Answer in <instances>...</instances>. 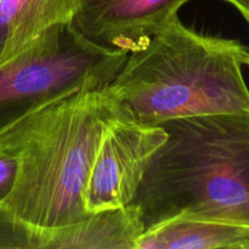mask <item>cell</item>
I'll return each mask as SVG.
<instances>
[{
    "mask_svg": "<svg viewBox=\"0 0 249 249\" xmlns=\"http://www.w3.org/2000/svg\"><path fill=\"white\" fill-rule=\"evenodd\" d=\"M143 231L138 209L129 204L71 225L45 229L43 249H135Z\"/></svg>",
    "mask_w": 249,
    "mask_h": 249,
    "instance_id": "obj_8",
    "label": "cell"
},
{
    "mask_svg": "<svg viewBox=\"0 0 249 249\" xmlns=\"http://www.w3.org/2000/svg\"><path fill=\"white\" fill-rule=\"evenodd\" d=\"M249 249V224L175 216L143 231L135 249Z\"/></svg>",
    "mask_w": 249,
    "mask_h": 249,
    "instance_id": "obj_7",
    "label": "cell"
},
{
    "mask_svg": "<svg viewBox=\"0 0 249 249\" xmlns=\"http://www.w3.org/2000/svg\"><path fill=\"white\" fill-rule=\"evenodd\" d=\"M122 117L129 114L108 85L74 90L24 112L0 131V151L16 160L2 204L39 228L87 219L83 189L92 157L105 130Z\"/></svg>",
    "mask_w": 249,
    "mask_h": 249,
    "instance_id": "obj_1",
    "label": "cell"
},
{
    "mask_svg": "<svg viewBox=\"0 0 249 249\" xmlns=\"http://www.w3.org/2000/svg\"><path fill=\"white\" fill-rule=\"evenodd\" d=\"M75 6L77 0H0V65L51 27L71 23Z\"/></svg>",
    "mask_w": 249,
    "mask_h": 249,
    "instance_id": "obj_9",
    "label": "cell"
},
{
    "mask_svg": "<svg viewBox=\"0 0 249 249\" xmlns=\"http://www.w3.org/2000/svg\"><path fill=\"white\" fill-rule=\"evenodd\" d=\"M225 1L232 4L249 23V0H225Z\"/></svg>",
    "mask_w": 249,
    "mask_h": 249,
    "instance_id": "obj_12",
    "label": "cell"
},
{
    "mask_svg": "<svg viewBox=\"0 0 249 249\" xmlns=\"http://www.w3.org/2000/svg\"><path fill=\"white\" fill-rule=\"evenodd\" d=\"M16 160L14 156L0 151V203H2L14 185Z\"/></svg>",
    "mask_w": 249,
    "mask_h": 249,
    "instance_id": "obj_11",
    "label": "cell"
},
{
    "mask_svg": "<svg viewBox=\"0 0 249 249\" xmlns=\"http://www.w3.org/2000/svg\"><path fill=\"white\" fill-rule=\"evenodd\" d=\"M167 140L134 197L145 230L175 216L249 224V113L163 123Z\"/></svg>",
    "mask_w": 249,
    "mask_h": 249,
    "instance_id": "obj_3",
    "label": "cell"
},
{
    "mask_svg": "<svg viewBox=\"0 0 249 249\" xmlns=\"http://www.w3.org/2000/svg\"><path fill=\"white\" fill-rule=\"evenodd\" d=\"M249 48L170 19L145 46L128 53L108 84L130 119L162 125L173 119L249 113L243 77Z\"/></svg>",
    "mask_w": 249,
    "mask_h": 249,
    "instance_id": "obj_2",
    "label": "cell"
},
{
    "mask_svg": "<svg viewBox=\"0 0 249 249\" xmlns=\"http://www.w3.org/2000/svg\"><path fill=\"white\" fill-rule=\"evenodd\" d=\"M45 228L33 226L0 203V249H43Z\"/></svg>",
    "mask_w": 249,
    "mask_h": 249,
    "instance_id": "obj_10",
    "label": "cell"
},
{
    "mask_svg": "<svg viewBox=\"0 0 249 249\" xmlns=\"http://www.w3.org/2000/svg\"><path fill=\"white\" fill-rule=\"evenodd\" d=\"M190 0H77L71 26L92 43L131 53L178 16Z\"/></svg>",
    "mask_w": 249,
    "mask_h": 249,
    "instance_id": "obj_6",
    "label": "cell"
},
{
    "mask_svg": "<svg viewBox=\"0 0 249 249\" xmlns=\"http://www.w3.org/2000/svg\"><path fill=\"white\" fill-rule=\"evenodd\" d=\"M126 56L92 43L71 23L51 27L0 65V131L36 105L83 88L106 87Z\"/></svg>",
    "mask_w": 249,
    "mask_h": 249,
    "instance_id": "obj_4",
    "label": "cell"
},
{
    "mask_svg": "<svg viewBox=\"0 0 249 249\" xmlns=\"http://www.w3.org/2000/svg\"><path fill=\"white\" fill-rule=\"evenodd\" d=\"M167 136L162 125H145L129 117L114 121L105 130L85 179V212L91 215L129 206Z\"/></svg>",
    "mask_w": 249,
    "mask_h": 249,
    "instance_id": "obj_5",
    "label": "cell"
}]
</instances>
